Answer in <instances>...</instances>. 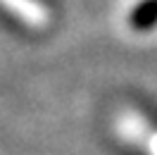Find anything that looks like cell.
<instances>
[{"label": "cell", "instance_id": "6da1fadb", "mask_svg": "<svg viewBox=\"0 0 157 155\" xmlns=\"http://www.w3.org/2000/svg\"><path fill=\"white\" fill-rule=\"evenodd\" d=\"M128 26L133 31H150L157 26V0H140L128 12Z\"/></svg>", "mask_w": 157, "mask_h": 155}]
</instances>
